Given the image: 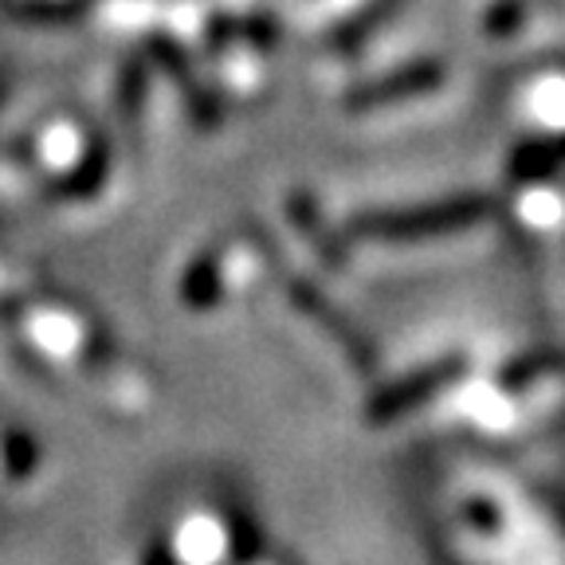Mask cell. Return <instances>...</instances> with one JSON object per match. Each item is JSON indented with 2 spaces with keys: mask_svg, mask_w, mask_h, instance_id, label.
Masks as SVG:
<instances>
[{
  "mask_svg": "<svg viewBox=\"0 0 565 565\" xmlns=\"http://www.w3.org/2000/svg\"><path fill=\"white\" fill-rule=\"evenodd\" d=\"M483 216H487V201H479V196H456V201L424 204V209L397 212V216H377L373 232H385V236H436V232L471 228Z\"/></svg>",
  "mask_w": 565,
  "mask_h": 565,
  "instance_id": "cell-1",
  "label": "cell"
},
{
  "mask_svg": "<svg viewBox=\"0 0 565 565\" xmlns=\"http://www.w3.org/2000/svg\"><path fill=\"white\" fill-rule=\"evenodd\" d=\"M557 150H562V161H565V138H562V141H557Z\"/></svg>",
  "mask_w": 565,
  "mask_h": 565,
  "instance_id": "cell-2",
  "label": "cell"
}]
</instances>
